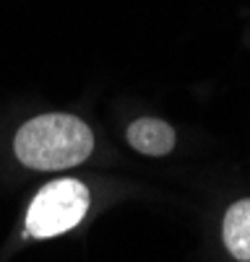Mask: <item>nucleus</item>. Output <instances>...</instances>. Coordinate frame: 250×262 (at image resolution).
Here are the masks:
<instances>
[{"mask_svg": "<svg viewBox=\"0 0 250 262\" xmlns=\"http://www.w3.org/2000/svg\"><path fill=\"white\" fill-rule=\"evenodd\" d=\"M94 151V133L84 120L65 112L29 120L13 140L16 159L37 171H60L84 164Z\"/></svg>", "mask_w": 250, "mask_h": 262, "instance_id": "1", "label": "nucleus"}, {"mask_svg": "<svg viewBox=\"0 0 250 262\" xmlns=\"http://www.w3.org/2000/svg\"><path fill=\"white\" fill-rule=\"evenodd\" d=\"M91 205L86 184L79 179H55L34 195L26 213V234L34 239H52L76 229Z\"/></svg>", "mask_w": 250, "mask_h": 262, "instance_id": "2", "label": "nucleus"}, {"mask_svg": "<svg viewBox=\"0 0 250 262\" xmlns=\"http://www.w3.org/2000/svg\"><path fill=\"white\" fill-rule=\"evenodd\" d=\"M125 138L138 154H146V156H164L175 148V130L167 122L154 120V117L136 120L128 127Z\"/></svg>", "mask_w": 250, "mask_h": 262, "instance_id": "3", "label": "nucleus"}, {"mask_svg": "<svg viewBox=\"0 0 250 262\" xmlns=\"http://www.w3.org/2000/svg\"><path fill=\"white\" fill-rule=\"evenodd\" d=\"M224 247L240 262H250V198L235 203L224 215Z\"/></svg>", "mask_w": 250, "mask_h": 262, "instance_id": "4", "label": "nucleus"}]
</instances>
